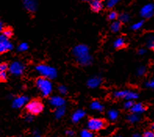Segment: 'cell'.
<instances>
[{
	"label": "cell",
	"mask_w": 154,
	"mask_h": 137,
	"mask_svg": "<svg viewBox=\"0 0 154 137\" xmlns=\"http://www.w3.org/2000/svg\"><path fill=\"white\" fill-rule=\"evenodd\" d=\"M28 49V44L27 42L20 43L17 46V50L19 52H25Z\"/></svg>",
	"instance_id": "30"
},
{
	"label": "cell",
	"mask_w": 154,
	"mask_h": 137,
	"mask_svg": "<svg viewBox=\"0 0 154 137\" xmlns=\"http://www.w3.org/2000/svg\"><path fill=\"white\" fill-rule=\"evenodd\" d=\"M58 91L60 93L63 94V95H65V94L67 93V89L63 85H60V86H58Z\"/></svg>",
	"instance_id": "32"
},
{
	"label": "cell",
	"mask_w": 154,
	"mask_h": 137,
	"mask_svg": "<svg viewBox=\"0 0 154 137\" xmlns=\"http://www.w3.org/2000/svg\"><path fill=\"white\" fill-rule=\"evenodd\" d=\"M130 20V15L127 13H123L119 16V21L121 23H127Z\"/></svg>",
	"instance_id": "24"
},
{
	"label": "cell",
	"mask_w": 154,
	"mask_h": 137,
	"mask_svg": "<svg viewBox=\"0 0 154 137\" xmlns=\"http://www.w3.org/2000/svg\"><path fill=\"white\" fill-rule=\"evenodd\" d=\"M23 5L27 11L34 14L38 9V0H23Z\"/></svg>",
	"instance_id": "10"
},
{
	"label": "cell",
	"mask_w": 154,
	"mask_h": 137,
	"mask_svg": "<svg viewBox=\"0 0 154 137\" xmlns=\"http://www.w3.org/2000/svg\"><path fill=\"white\" fill-rule=\"evenodd\" d=\"M146 50L145 49H140L138 51V53H139V55H144L146 54Z\"/></svg>",
	"instance_id": "40"
},
{
	"label": "cell",
	"mask_w": 154,
	"mask_h": 137,
	"mask_svg": "<svg viewBox=\"0 0 154 137\" xmlns=\"http://www.w3.org/2000/svg\"><path fill=\"white\" fill-rule=\"evenodd\" d=\"M90 107H91V109L94 110V111H102L103 110L104 107L98 100H94V101H92L91 103Z\"/></svg>",
	"instance_id": "19"
},
{
	"label": "cell",
	"mask_w": 154,
	"mask_h": 137,
	"mask_svg": "<svg viewBox=\"0 0 154 137\" xmlns=\"http://www.w3.org/2000/svg\"><path fill=\"white\" fill-rule=\"evenodd\" d=\"M113 96L116 98H121L126 100H136L139 97V94L131 90H119L113 92Z\"/></svg>",
	"instance_id": "6"
},
{
	"label": "cell",
	"mask_w": 154,
	"mask_h": 137,
	"mask_svg": "<svg viewBox=\"0 0 154 137\" xmlns=\"http://www.w3.org/2000/svg\"><path fill=\"white\" fill-rule=\"evenodd\" d=\"M146 45L149 49L154 50V36H152V35H149V36L147 38Z\"/></svg>",
	"instance_id": "23"
},
{
	"label": "cell",
	"mask_w": 154,
	"mask_h": 137,
	"mask_svg": "<svg viewBox=\"0 0 154 137\" xmlns=\"http://www.w3.org/2000/svg\"><path fill=\"white\" fill-rule=\"evenodd\" d=\"M133 137H142L140 135H139V134H135V135H133Z\"/></svg>",
	"instance_id": "42"
},
{
	"label": "cell",
	"mask_w": 154,
	"mask_h": 137,
	"mask_svg": "<svg viewBox=\"0 0 154 137\" xmlns=\"http://www.w3.org/2000/svg\"><path fill=\"white\" fill-rule=\"evenodd\" d=\"M87 126L90 131H100L106 126V121L102 118L92 117L88 121Z\"/></svg>",
	"instance_id": "5"
},
{
	"label": "cell",
	"mask_w": 154,
	"mask_h": 137,
	"mask_svg": "<svg viewBox=\"0 0 154 137\" xmlns=\"http://www.w3.org/2000/svg\"><path fill=\"white\" fill-rule=\"evenodd\" d=\"M74 55L77 60V62L81 66L86 67L92 63V57L90 54L89 48L85 44H79L74 47L72 50Z\"/></svg>",
	"instance_id": "1"
},
{
	"label": "cell",
	"mask_w": 154,
	"mask_h": 137,
	"mask_svg": "<svg viewBox=\"0 0 154 137\" xmlns=\"http://www.w3.org/2000/svg\"><path fill=\"white\" fill-rule=\"evenodd\" d=\"M35 83L38 89L42 94V96L45 97L49 96L53 91V84L50 82V79H48L44 77H39L36 79Z\"/></svg>",
	"instance_id": "3"
},
{
	"label": "cell",
	"mask_w": 154,
	"mask_h": 137,
	"mask_svg": "<svg viewBox=\"0 0 154 137\" xmlns=\"http://www.w3.org/2000/svg\"><path fill=\"white\" fill-rule=\"evenodd\" d=\"M34 137H42V136L39 135V134H37V135H34Z\"/></svg>",
	"instance_id": "43"
},
{
	"label": "cell",
	"mask_w": 154,
	"mask_h": 137,
	"mask_svg": "<svg viewBox=\"0 0 154 137\" xmlns=\"http://www.w3.org/2000/svg\"><path fill=\"white\" fill-rule=\"evenodd\" d=\"M19 137H20V136H19Z\"/></svg>",
	"instance_id": "47"
},
{
	"label": "cell",
	"mask_w": 154,
	"mask_h": 137,
	"mask_svg": "<svg viewBox=\"0 0 154 137\" xmlns=\"http://www.w3.org/2000/svg\"><path fill=\"white\" fill-rule=\"evenodd\" d=\"M134 104H135V103H134V102H133L132 100H127V101H126L125 103V104H124V107H125V109H129V110H130Z\"/></svg>",
	"instance_id": "33"
},
{
	"label": "cell",
	"mask_w": 154,
	"mask_h": 137,
	"mask_svg": "<svg viewBox=\"0 0 154 137\" xmlns=\"http://www.w3.org/2000/svg\"><path fill=\"white\" fill-rule=\"evenodd\" d=\"M126 43H125V40L124 38L119 37L116 39L115 41L113 42V47L116 49H121L123 47L125 46Z\"/></svg>",
	"instance_id": "18"
},
{
	"label": "cell",
	"mask_w": 154,
	"mask_h": 137,
	"mask_svg": "<svg viewBox=\"0 0 154 137\" xmlns=\"http://www.w3.org/2000/svg\"><path fill=\"white\" fill-rule=\"evenodd\" d=\"M49 104L55 107H61L65 104V100L60 96H54L49 99Z\"/></svg>",
	"instance_id": "14"
},
{
	"label": "cell",
	"mask_w": 154,
	"mask_h": 137,
	"mask_svg": "<svg viewBox=\"0 0 154 137\" xmlns=\"http://www.w3.org/2000/svg\"><path fill=\"white\" fill-rule=\"evenodd\" d=\"M154 15V3L149 2L142 7L140 10V16L144 19H149Z\"/></svg>",
	"instance_id": "8"
},
{
	"label": "cell",
	"mask_w": 154,
	"mask_h": 137,
	"mask_svg": "<svg viewBox=\"0 0 154 137\" xmlns=\"http://www.w3.org/2000/svg\"><path fill=\"white\" fill-rule=\"evenodd\" d=\"M102 78L100 76H98V75H96V76L91 77V78L87 81V86L88 87H89L90 89H95L97 88L98 86H100V85L101 84Z\"/></svg>",
	"instance_id": "12"
},
{
	"label": "cell",
	"mask_w": 154,
	"mask_h": 137,
	"mask_svg": "<svg viewBox=\"0 0 154 137\" xmlns=\"http://www.w3.org/2000/svg\"><path fill=\"white\" fill-rule=\"evenodd\" d=\"M139 120H140V117H139V114L131 113L128 116V121L130 123H135L137 121H139Z\"/></svg>",
	"instance_id": "21"
},
{
	"label": "cell",
	"mask_w": 154,
	"mask_h": 137,
	"mask_svg": "<svg viewBox=\"0 0 154 137\" xmlns=\"http://www.w3.org/2000/svg\"><path fill=\"white\" fill-rule=\"evenodd\" d=\"M2 35H4V36H6V38H8V39H10V37H12L13 36V30L11 29V28H10V27H6V28H4L3 31H2Z\"/></svg>",
	"instance_id": "27"
},
{
	"label": "cell",
	"mask_w": 154,
	"mask_h": 137,
	"mask_svg": "<svg viewBox=\"0 0 154 137\" xmlns=\"http://www.w3.org/2000/svg\"><path fill=\"white\" fill-rule=\"evenodd\" d=\"M35 70L39 74H41L42 77L46 78L48 79H54L57 77V69L45 64H40L35 67Z\"/></svg>",
	"instance_id": "2"
},
{
	"label": "cell",
	"mask_w": 154,
	"mask_h": 137,
	"mask_svg": "<svg viewBox=\"0 0 154 137\" xmlns=\"http://www.w3.org/2000/svg\"><path fill=\"white\" fill-rule=\"evenodd\" d=\"M121 26H122V23L119 20H113V23L110 25V30L113 32H118L121 30Z\"/></svg>",
	"instance_id": "20"
},
{
	"label": "cell",
	"mask_w": 154,
	"mask_h": 137,
	"mask_svg": "<svg viewBox=\"0 0 154 137\" xmlns=\"http://www.w3.org/2000/svg\"><path fill=\"white\" fill-rule=\"evenodd\" d=\"M142 137H154V132L151 131V130L145 132L144 134H143Z\"/></svg>",
	"instance_id": "35"
},
{
	"label": "cell",
	"mask_w": 154,
	"mask_h": 137,
	"mask_svg": "<svg viewBox=\"0 0 154 137\" xmlns=\"http://www.w3.org/2000/svg\"><path fill=\"white\" fill-rule=\"evenodd\" d=\"M85 111H83V110H77L76 111L74 112L72 114V117H71V119H72L73 122L74 123H77L79 121L82 120V118L85 117Z\"/></svg>",
	"instance_id": "16"
},
{
	"label": "cell",
	"mask_w": 154,
	"mask_h": 137,
	"mask_svg": "<svg viewBox=\"0 0 154 137\" xmlns=\"http://www.w3.org/2000/svg\"><path fill=\"white\" fill-rule=\"evenodd\" d=\"M29 100V98L26 96H20L14 98L13 100V107L14 108H20L23 105H25Z\"/></svg>",
	"instance_id": "11"
},
{
	"label": "cell",
	"mask_w": 154,
	"mask_h": 137,
	"mask_svg": "<svg viewBox=\"0 0 154 137\" xmlns=\"http://www.w3.org/2000/svg\"><path fill=\"white\" fill-rule=\"evenodd\" d=\"M83 1H85V2H89L90 0H83Z\"/></svg>",
	"instance_id": "45"
},
{
	"label": "cell",
	"mask_w": 154,
	"mask_h": 137,
	"mask_svg": "<svg viewBox=\"0 0 154 137\" xmlns=\"http://www.w3.org/2000/svg\"><path fill=\"white\" fill-rule=\"evenodd\" d=\"M9 71L12 74L18 76V75H21L24 71L25 66L23 64V63L20 62V61H14L9 66Z\"/></svg>",
	"instance_id": "7"
},
{
	"label": "cell",
	"mask_w": 154,
	"mask_h": 137,
	"mask_svg": "<svg viewBox=\"0 0 154 137\" xmlns=\"http://www.w3.org/2000/svg\"><path fill=\"white\" fill-rule=\"evenodd\" d=\"M4 29V25H3V23H2L1 20H0V32H2Z\"/></svg>",
	"instance_id": "41"
},
{
	"label": "cell",
	"mask_w": 154,
	"mask_h": 137,
	"mask_svg": "<svg viewBox=\"0 0 154 137\" xmlns=\"http://www.w3.org/2000/svg\"><path fill=\"white\" fill-rule=\"evenodd\" d=\"M152 129H153V130H154V123L152 124Z\"/></svg>",
	"instance_id": "44"
},
{
	"label": "cell",
	"mask_w": 154,
	"mask_h": 137,
	"mask_svg": "<svg viewBox=\"0 0 154 137\" xmlns=\"http://www.w3.org/2000/svg\"><path fill=\"white\" fill-rule=\"evenodd\" d=\"M7 78L6 71H1L0 70V81H5Z\"/></svg>",
	"instance_id": "36"
},
{
	"label": "cell",
	"mask_w": 154,
	"mask_h": 137,
	"mask_svg": "<svg viewBox=\"0 0 154 137\" xmlns=\"http://www.w3.org/2000/svg\"><path fill=\"white\" fill-rule=\"evenodd\" d=\"M9 68V65L6 63H0V70L1 71H6Z\"/></svg>",
	"instance_id": "34"
},
{
	"label": "cell",
	"mask_w": 154,
	"mask_h": 137,
	"mask_svg": "<svg viewBox=\"0 0 154 137\" xmlns=\"http://www.w3.org/2000/svg\"><path fill=\"white\" fill-rule=\"evenodd\" d=\"M66 135L68 136H73L74 135V132L73 130H66Z\"/></svg>",
	"instance_id": "39"
},
{
	"label": "cell",
	"mask_w": 154,
	"mask_h": 137,
	"mask_svg": "<svg viewBox=\"0 0 154 137\" xmlns=\"http://www.w3.org/2000/svg\"><path fill=\"white\" fill-rule=\"evenodd\" d=\"M146 86L148 87V88H152V89H154V78L150 81H148V82H146Z\"/></svg>",
	"instance_id": "37"
},
{
	"label": "cell",
	"mask_w": 154,
	"mask_h": 137,
	"mask_svg": "<svg viewBox=\"0 0 154 137\" xmlns=\"http://www.w3.org/2000/svg\"><path fill=\"white\" fill-rule=\"evenodd\" d=\"M44 109V105L40 100H33L29 101L26 105V110L31 114H38Z\"/></svg>",
	"instance_id": "4"
},
{
	"label": "cell",
	"mask_w": 154,
	"mask_h": 137,
	"mask_svg": "<svg viewBox=\"0 0 154 137\" xmlns=\"http://www.w3.org/2000/svg\"><path fill=\"white\" fill-rule=\"evenodd\" d=\"M65 112H66V107L63 106H61V107H58L56 108L54 111V115L56 117V118L59 119L62 117L65 114Z\"/></svg>",
	"instance_id": "17"
},
{
	"label": "cell",
	"mask_w": 154,
	"mask_h": 137,
	"mask_svg": "<svg viewBox=\"0 0 154 137\" xmlns=\"http://www.w3.org/2000/svg\"><path fill=\"white\" fill-rule=\"evenodd\" d=\"M81 137H93V133L89 129H84L80 133Z\"/></svg>",
	"instance_id": "28"
},
{
	"label": "cell",
	"mask_w": 154,
	"mask_h": 137,
	"mask_svg": "<svg viewBox=\"0 0 154 137\" xmlns=\"http://www.w3.org/2000/svg\"><path fill=\"white\" fill-rule=\"evenodd\" d=\"M146 107L144 104H141V103H137V104H134L133 106L131 107L130 111H131L132 113H136V114H141L143 113L144 111H146Z\"/></svg>",
	"instance_id": "15"
},
{
	"label": "cell",
	"mask_w": 154,
	"mask_h": 137,
	"mask_svg": "<svg viewBox=\"0 0 154 137\" xmlns=\"http://www.w3.org/2000/svg\"><path fill=\"white\" fill-rule=\"evenodd\" d=\"M116 137H121V136H116Z\"/></svg>",
	"instance_id": "46"
},
{
	"label": "cell",
	"mask_w": 154,
	"mask_h": 137,
	"mask_svg": "<svg viewBox=\"0 0 154 137\" xmlns=\"http://www.w3.org/2000/svg\"><path fill=\"white\" fill-rule=\"evenodd\" d=\"M14 48V45L8 38L3 35H0V53H4L11 50Z\"/></svg>",
	"instance_id": "9"
},
{
	"label": "cell",
	"mask_w": 154,
	"mask_h": 137,
	"mask_svg": "<svg viewBox=\"0 0 154 137\" xmlns=\"http://www.w3.org/2000/svg\"><path fill=\"white\" fill-rule=\"evenodd\" d=\"M103 2L102 0H90V7L92 11L99 13L103 9Z\"/></svg>",
	"instance_id": "13"
},
{
	"label": "cell",
	"mask_w": 154,
	"mask_h": 137,
	"mask_svg": "<svg viewBox=\"0 0 154 137\" xmlns=\"http://www.w3.org/2000/svg\"><path fill=\"white\" fill-rule=\"evenodd\" d=\"M121 0H106V6L107 8H113L117 5Z\"/></svg>",
	"instance_id": "26"
},
{
	"label": "cell",
	"mask_w": 154,
	"mask_h": 137,
	"mask_svg": "<svg viewBox=\"0 0 154 137\" xmlns=\"http://www.w3.org/2000/svg\"><path fill=\"white\" fill-rule=\"evenodd\" d=\"M143 24H144V21L143 20H139V21H137L135 23H134L131 26V29L133 31H138L143 27Z\"/></svg>",
	"instance_id": "25"
},
{
	"label": "cell",
	"mask_w": 154,
	"mask_h": 137,
	"mask_svg": "<svg viewBox=\"0 0 154 137\" xmlns=\"http://www.w3.org/2000/svg\"><path fill=\"white\" fill-rule=\"evenodd\" d=\"M118 111L117 110H109V111L107 112V116L109 117V119L110 121H115L118 117Z\"/></svg>",
	"instance_id": "22"
},
{
	"label": "cell",
	"mask_w": 154,
	"mask_h": 137,
	"mask_svg": "<svg viewBox=\"0 0 154 137\" xmlns=\"http://www.w3.org/2000/svg\"><path fill=\"white\" fill-rule=\"evenodd\" d=\"M146 73V67L145 66H140L136 70V74L138 76H143Z\"/></svg>",
	"instance_id": "29"
},
{
	"label": "cell",
	"mask_w": 154,
	"mask_h": 137,
	"mask_svg": "<svg viewBox=\"0 0 154 137\" xmlns=\"http://www.w3.org/2000/svg\"><path fill=\"white\" fill-rule=\"evenodd\" d=\"M33 119H34L33 114H28L25 117V120L27 121V122H31V121H33Z\"/></svg>",
	"instance_id": "38"
},
{
	"label": "cell",
	"mask_w": 154,
	"mask_h": 137,
	"mask_svg": "<svg viewBox=\"0 0 154 137\" xmlns=\"http://www.w3.org/2000/svg\"><path fill=\"white\" fill-rule=\"evenodd\" d=\"M117 17H118V14H117V13L116 11H111L109 12V14H108V19L109 20H116L117 19Z\"/></svg>",
	"instance_id": "31"
}]
</instances>
